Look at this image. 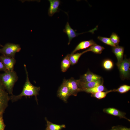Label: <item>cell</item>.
I'll list each match as a JSON object with an SVG mask.
<instances>
[{
	"instance_id": "26",
	"label": "cell",
	"mask_w": 130,
	"mask_h": 130,
	"mask_svg": "<svg viewBox=\"0 0 130 130\" xmlns=\"http://www.w3.org/2000/svg\"><path fill=\"white\" fill-rule=\"evenodd\" d=\"M6 127L3 119V116L0 115V130H5Z\"/></svg>"
},
{
	"instance_id": "16",
	"label": "cell",
	"mask_w": 130,
	"mask_h": 130,
	"mask_svg": "<svg viewBox=\"0 0 130 130\" xmlns=\"http://www.w3.org/2000/svg\"><path fill=\"white\" fill-rule=\"evenodd\" d=\"M70 54L67 55L62 60L61 65V71L63 72H66L71 65L70 60Z\"/></svg>"
},
{
	"instance_id": "29",
	"label": "cell",
	"mask_w": 130,
	"mask_h": 130,
	"mask_svg": "<svg viewBox=\"0 0 130 130\" xmlns=\"http://www.w3.org/2000/svg\"><path fill=\"white\" fill-rule=\"evenodd\" d=\"M111 130H119L118 128H114Z\"/></svg>"
},
{
	"instance_id": "27",
	"label": "cell",
	"mask_w": 130,
	"mask_h": 130,
	"mask_svg": "<svg viewBox=\"0 0 130 130\" xmlns=\"http://www.w3.org/2000/svg\"><path fill=\"white\" fill-rule=\"evenodd\" d=\"M6 70H7L4 65L0 61V71H2L5 72Z\"/></svg>"
},
{
	"instance_id": "6",
	"label": "cell",
	"mask_w": 130,
	"mask_h": 130,
	"mask_svg": "<svg viewBox=\"0 0 130 130\" xmlns=\"http://www.w3.org/2000/svg\"><path fill=\"white\" fill-rule=\"evenodd\" d=\"M117 66L122 78L124 79L128 78L130 74V59L125 58Z\"/></svg>"
},
{
	"instance_id": "17",
	"label": "cell",
	"mask_w": 130,
	"mask_h": 130,
	"mask_svg": "<svg viewBox=\"0 0 130 130\" xmlns=\"http://www.w3.org/2000/svg\"><path fill=\"white\" fill-rule=\"evenodd\" d=\"M47 123V127L46 129L48 130H61L65 127V124L59 125L53 124L48 121L46 118Z\"/></svg>"
},
{
	"instance_id": "25",
	"label": "cell",
	"mask_w": 130,
	"mask_h": 130,
	"mask_svg": "<svg viewBox=\"0 0 130 130\" xmlns=\"http://www.w3.org/2000/svg\"><path fill=\"white\" fill-rule=\"evenodd\" d=\"M112 42L116 46L118 45L120 41V38L118 35L114 32H113L110 38Z\"/></svg>"
},
{
	"instance_id": "28",
	"label": "cell",
	"mask_w": 130,
	"mask_h": 130,
	"mask_svg": "<svg viewBox=\"0 0 130 130\" xmlns=\"http://www.w3.org/2000/svg\"><path fill=\"white\" fill-rule=\"evenodd\" d=\"M118 128L119 130H130V128L125 127H119Z\"/></svg>"
},
{
	"instance_id": "2",
	"label": "cell",
	"mask_w": 130,
	"mask_h": 130,
	"mask_svg": "<svg viewBox=\"0 0 130 130\" xmlns=\"http://www.w3.org/2000/svg\"><path fill=\"white\" fill-rule=\"evenodd\" d=\"M18 79L16 72L14 70H7L0 74V80L9 94H13V87Z\"/></svg>"
},
{
	"instance_id": "31",
	"label": "cell",
	"mask_w": 130,
	"mask_h": 130,
	"mask_svg": "<svg viewBox=\"0 0 130 130\" xmlns=\"http://www.w3.org/2000/svg\"><path fill=\"white\" fill-rule=\"evenodd\" d=\"M47 130V129H46V130Z\"/></svg>"
},
{
	"instance_id": "7",
	"label": "cell",
	"mask_w": 130,
	"mask_h": 130,
	"mask_svg": "<svg viewBox=\"0 0 130 130\" xmlns=\"http://www.w3.org/2000/svg\"><path fill=\"white\" fill-rule=\"evenodd\" d=\"M57 96L65 102H66L69 97L71 95L70 90L63 81L57 91Z\"/></svg>"
},
{
	"instance_id": "5",
	"label": "cell",
	"mask_w": 130,
	"mask_h": 130,
	"mask_svg": "<svg viewBox=\"0 0 130 130\" xmlns=\"http://www.w3.org/2000/svg\"><path fill=\"white\" fill-rule=\"evenodd\" d=\"M63 81L69 89L71 95L76 96L78 93L81 91L78 85L77 80L71 78L68 79H64Z\"/></svg>"
},
{
	"instance_id": "15",
	"label": "cell",
	"mask_w": 130,
	"mask_h": 130,
	"mask_svg": "<svg viewBox=\"0 0 130 130\" xmlns=\"http://www.w3.org/2000/svg\"><path fill=\"white\" fill-rule=\"evenodd\" d=\"M48 1L50 3V6L48 9V14L49 16H52L58 12L60 1L58 0H49Z\"/></svg>"
},
{
	"instance_id": "1",
	"label": "cell",
	"mask_w": 130,
	"mask_h": 130,
	"mask_svg": "<svg viewBox=\"0 0 130 130\" xmlns=\"http://www.w3.org/2000/svg\"><path fill=\"white\" fill-rule=\"evenodd\" d=\"M24 67L26 74V79L21 93L19 95H15L13 94L10 96V100L12 102L16 101L21 99L22 97L25 96L30 97L34 96L36 101H37V96L39 94L40 90L39 87L35 86L32 84L29 81L28 72L27 71L26 65L24 64Z\"/></svg>"
},
{
	"instance_id": "20",
	"label": "cell",
	"mask_w": 130,
	"mask_h": 130,
	"mask_svg": "<svg viewBox=\"0 0 130 130\" xmlns=\"http://www.w3.org/2000/svg\"><path fill=\"white\" fill-rule=\"evenodd\" d=\"M104 49L103 47L96 44L91 46L86 50L87 52L91 51L95 53L100 54Z\"/></svg>"
},
{
	"instance_id": "21",
	"label": "cell",
	"mask_w": 130,
	"mask_h": 130,
	"mask_svg": "<svg viewBox=\"0 0 130 130\" xmlns=\"http://www.w3.org/2000/svg\"><path fill=\"white\" fill-rule=\"evenodd\" d=\"M102 66L106 70H110L113 68L114 64L111 60L110 59H107L104 61Z\"/></svg>"
},
{
	"instance_id": "8",
	"label": "cell",
	"mask_w": 130,
	"mask_h": 130,
	"mask_svg": "<svg viewBox=\"0 0 130 130\" xmlns=\"http://www.w3.org/2000/svg\"><path fill=\"white\" fill-rule=\"evenodd\" d=\"M0 61L4 65L7 70H14L16 60L14 58L2 55L0 56Z\"/></svg>"
},
{
	"instance_id": "11",
	"label": "cell",
	"mask_w": 130,
	"mask_h": 130,
	"mask_svg": "<svg viewBox=\"0 0 130 130\" xmlns=\"http://www.w3.org/2000/svg\"><path fill=\"white\" fill-rule=\"evenodd\" d=\"M112 52L116 56L117 60V66L123 60V57L124 52V47L118 45L113 47Z\"/></svg>"
},
{
	"instance_id": "18",
	"label": "cell",
	"mask_w": 130,
	"mask_h": 130,
	"mask_svg": "<svg viewBox=\"0 0 130 130\" xmlns=\"http://www.w3.org/2000/svg\"><path fill=\"white\" fill-rule=\"evenodd\" d=\"M105 89L104 87L102 84L92 88L83 89L82 91H84L92 94L98 92L103 91H104Z\"/></svg>"
},
{
	"instance_id": "30",
	"label": "cell",
	"mask_w": 130,
	"mask_h": 130,
	"mask_svg": "<svg viewBox=\"0 0 130 130\" xmlns=\"http://www.w3.org/2000/svg\"><path fill=\"white\" fill-rule=\"evenodd\" d=\"M3 46L0 44V47H3Z\"/></svg>"
},
{
	"instance_id": "22",
	"label": "cell",
	"mask_w": 130,
	"mask_h": 130,
	"mask_svg": "<svg viewBox=\"0 0 130 130\" xmlns=\"http://www.w3.org/2000/svg\"><path fill=\"white\" fill-rule=\"evenodd\" d=\"M113 92L112 90L106 91H101L98 92L91 95V96L96 98L98 99H101L105 98L108 93Z\"/></svg>"
},
{
	"instance_id": "12",
	"label": "cell",
	"mask_w": 130,
	"mask_h": 130,
	"mask_svg": "<svg viewBox=\"0 0 130 130\" xmlns=\"http://www.w3.org/2000/svg\"><path fill=\"white\" fill-rule=\"evenodd\" d=\"M96 44L92 39L82 41L77 46L70 54L74 53L75 52L78 50L87 48L91 46Z\"/></svg>"
},
{
	"instance_id": "14",
	"label": "cell",
	"mask_w": 130,
	"mask_h": 130,
	"mask_svg": "<svg viewBox=\"0 0 130 130\" xmlns=\"http://www.w3.org/2000/svg\"><path fill=\"white\" fill-rule=\"evenodd\" d=\"M63 31L67 34L68 38V44L69 45L72 39L81 33H77L70 26L69 23L67 22L65 25Z\"/></svg>"
},
{
	"instance_id": "4",
	"label": "cell",
	"mask_w": 130,
	"mask_h": 130,
	"mask_svg": "<svg viewBox=\"0 0 130 130\" xmlns=\"http://www.w3.org/2000/svg\"><path fill=\"white\" fill-rule=\"evenodd\" d=\"M21 49L19 44L7 43L0 49V53L2 55L14 58L16 53L20 52Z\"/></svg>"
},
{
	"instance_id": "23",
	"label": "cell",
	"mask_w": 130,
	"mask_h": 130,
	"mask_svg": "<svg viewBox=\"0 0 130 130\" xmlns=\"http://www.w3.org/2000/svg\"><path fill=\"white\" fill-rule=\"evenodd\" d=\"M130 90V86L127 85H124L120 86L117 89L112 90L113 91L121 93H126Z\"/></svg>"
},
{
	"instance_id": "10",
	"label": "cell",
	"mask_w": 130,
	"mask_h": 130,
	"mask_svg": "<svg viewBox=\"0 0 130 130\" xmlns=\"http://www.w3.org/2000/svg\"><path fill=\"white\" fill-rule=\"evenodd\" d=\"M101 77L88 71L85 73L81 76L79 80L84 82H88L101 79Z\"/></svg>"
},
{
	"instance_id": "9",
	"label": "cell",
	"mask_w": 130,
	"mask_h": 130,
	"mask_svg": "<svg viewBox=\"0 0 130 130\" xmlns=\"http://www.w3.org/2000/svg\"><path fill=\"white\" fill-rule=\"evenodd\" d=\"M79 87L81 91L83 89L92 88L102 84L103 83L102 78L94 81L88 82H84L77 80Z\"/></svg>"
},
{
	"instance_id": "19",
	"label": "cell",
	"mask_w": 130,
	"mask_h": 130,
	"mask_svg": "<svg viewBox=\"0 0 130 130\" xmlns=\"http://www.w3.org/2000/svg\"><path fill=\"white\" fill-rule=\"evenodd\" d=\"M87 52V50L80 53H74L70 54V60L72 65H73L76 64L78 62L81 56L84 53Z\"/></svg>"
},
{
	"instance_id": "3",
	"label": "cell",
	"mask_w": 130,
	"mask_h": 130,
	"mask_svg": "<svg viewBox=\"0 0 130 130\" xmlns=\"http://www.w3.org/2000/svg\"><path fill=\"white\" fill-rule=\"evenodd\" d=\"M0 80V115L3 116L10 100V96Z\"/></svg>"
},
{
	"instance_id": "13",
	"label": "cell",
	"mask_w": 130,
	"mask_h": 130,
	"mask_svg": "<svg viewBox=\"0 0 130 130\" xmlns=\"http://www.w3.org/2000/svg\"><path fill=\"white\" fill-rule=\"evenodd\" d=\"M104 112L108 114L119 117L121 118L126 119L130 121V120L125 117V113L121 111L116 109L113 108H109L104 109L103 110Z\"/></svg>"
},
{
	"instance_id": "24",
	"label": "cell",
	"mask_w": 130,
	"mask_h": 130,
	"mask_svg": "<svg viewBox=\"0 0 130 130\" xmlns=\"http://www.w3.org/2000/svg\"><path fill=\"white\" fill-rule=\"evenodd\" d=\"M98 39L104 43L113 47L116 46L112 42L110 38L99 36Z\"/></svg>"
}]
</instances>
